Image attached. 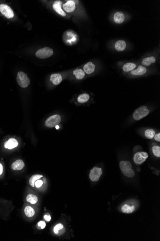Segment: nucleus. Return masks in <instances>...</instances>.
Wrapping results in <instances>:
<instances>
[{"label":"nucleus","instance_id":"c756f323","mask_svg":"<svg viewBox=\"0 0 160 241\" xmlns=\"http://www.w3.org/2000/svg\"><path fill=\"white\" fill-rule=\"evenodd\" d=\"M37 226L38 227L40 228V229H44L46 226V224L44 221H40L39 222L37 223Z\"/></svg>","mask_w":160,"mask_h":241},{"label":"nucleus","instance_id":"423d86ee","mask_svg":"<svg viewBox=\"0 0 160 241\" xmlns=\"http://www.w3.org/2000/svg\"><path fill=\"white\" fill-rule=\"evenodd\" d=\"M148 153L145 152H138L134 154L133 157L134 162L136 165H141L148 158Z\"/></svg>","mask_w":160,"mask_h":241},{"label":"nucleus","instance_id":"473e14b6","mask_svg":"<svg viewBox=\"0 0 160 241\" xmlns=\"http://www.w3.org/2000/svg\"><path fill=\"white\" fill-rule=\"evenodd\" d=\"M3 172V167L2 164L0 163V175H1Z\"/></svg>","mask_w":160,"mask_h":241},{"label":"nucleus","instance_id":"b1692460","mask_svg":"<svg viewBox=\"0 0 160 241\" xmlns=\"http://www.w3.org/2000/svg\"><path fill=\"white\" fill-rule=\"evenodd\" d=\"M136 67V65L132 63H128L125 64L123 66V70L125 72H129L132 71Z\"/></svg>","mask_w":160,"mask_h":241},{"label":"nucleus","instance_id":"aec40b11","mask_svg":"<svg viewBox=\"0 0 160 241\" xmlns=\"http://www.w3.org/2000/svg\"><path fill=\"white\" fill-rule=\"evenodd\" d=\"M43 176L42 175H40V174H35V175H33L30 177L29 180V184L31 187H34L35 186V182L37 180L39 179L40 178H42Z\"/></svg>","mask_w":160,"mask_h":241},{"label":"nucleus","instance_id":"f3484780","mask_svg":"<svg viewBox=\"0 0 160 241\" xmlns=\"http://www.w3.org/2000/svg\"><path fill=\"white\" fill-rule=\"evenodd\" d=\"M125 19V16L123 14L119 12H117L115 13L114 16V20L116 23L121 24L123 22Z\"/></svg>","mask_w":160,"mask_h":241},{"label":"nucleus","instance_id":"7c9ffc66","mask_svg":"<svg viewBox=\"0 0 160 241\" xmlns=\"http://www.w3.org/2000/svg\"><path fill=\"white\" fill-rule=\"evenodd\" d=\"M154 139L155 140H156V141H159V142H160V133H158L156 134L154 136Z\"/></svg>","mask_w":160,"mask_h":241},{"label":"nucleus","instance_id":"2eb2a0df","mask_svg":"<svg viewBox=\"0 0 160 241\" xmlns=\"http://www.w3.org/2000/svg\"><path fill=\"white\" fill-rule=\"evenodd\" d=\"M147 72V69L145 67L140 66H139L138 68L136 69H134L131 71V74L132 75H136V76H141L144 75Z\"/></svg>","mask_w":160,"mask_h":241},{"label":"nucleus","instance_id":"bb28decb","mask_svg":"<svg viewBox=\"0 0 160 241\" xmlns=\"http://www.w3.org/2000/svg\"><path fill=\"white\" fill-rule=\"evenodd\" d=\"M152 151L154 156L157 157H160V147L159 146H153L152 147Z\"/></svg>","mask_w":160,"mask_h":241},{"label":"nucleus","instance_id":"9b49d317","mask_svg":"<svg viewBox=\"0 0 160 241\" xmlns=\"http://www.w3.org/2000/svg\"><path fill=\"white\" fill-rule=\"evenodd\" d=\"M18 146V142L15 138H11L6 141L4 144L5 148L8 149L15 148Z\"/></svg>","mask_w":160,"mask_h":241},{"label":"nucleus","instance_id":"0eeeda50","mask_svg":"<svg viewBox=\"0 0 160 241\" xmlns=\"http://www.w3.org/2000/svg\"><path fill=\"white\" fill-rule=\"evenodd\" d=\"M103 173L101 168L94 167L91 169L89 174V178L92 181H97L100 179Z\"/></svg>","mask_w":160,"mask_h":241},{"label":"nucleus","instance_id":"6ab92c4d","mask_svg":"<svg viewBox=\"0 0 160 241\" xmlns=\"http://www.w3.org/2000/svg\"><path fill=\"white\" fill-rule=\"evenodd\" d=\"M135 207L134 206H129L128 204H124L122 207L121 210L124 213L130 214L135 211Z\"/></svg>","mask_w":160,"mask_h":241},{"label":"nucleus","instance_id":"20e7f679","mask_svg":"<svg viewBox=\"0 0 160 241\" xmlns=\"http://www.w3.org/2000/svg\"><path fill=\"white\" fill-rule=\"evenodd\" d=\"M53 54V50L49 47H44L37 51L35 56L40 59H45L49 58Z\"/></svg>","mask_w":160,"mask_h":241},{"label":"nucleus","instance_id":"4be33fe9","mask_svg":"<svg viewBox=\"0 0 160 241\" xmlns=\"http://www.w3.org/2000/svg\"><path fill=\"white\" fill-rule=\"evenodd\" d=\"M156 61L155 58L153 56H150L144 58L143 60L142 64L145 66H149L151 64L154 63Z\"/></svg>","mask_w":160,"mask_h":241},{"label":"nucleus","instance_id":"39448f33","mask_svg":"<svg viewBox=\"0 0 160 241\" xmlns=\"http://www.w3.org/2000/svg\"><path fill=\"white\" fill-rule=\"evenodd\" d=\"M61 122V118L59 115H54L49 117L45 122V125L48 128H54L57 126Z\"/></svg>","mask_w":160,"mask_h":241},{"label":"nucleus","instance_id":"f257e3e1","mask_svg":"<svg viewBox=\"0 0 160 241\" xmlns=\"http://www.w3.org/2000/svg\"><path fill=\"white\" fill-rule=\"evenodd\" d=\"M119 167L122 173L126 176L132 178L135 176V172L132 169V165L129 161H122L119 163Z\"/></svg>","mask_w":160,"mask_h":241},{"label":"nucleus","instance_id":"412c9836","mask_svg":"<svg viewBox=\"0 0 160 241\" xmlns=\"http://www.w3.org/2000/svg\"><path fill=\"white\" fill-rule=\"evenodd\" d=\"M73 73L77 79H82L85 76V73L82 69H75Z\"/></svg>","mask_w":160,"mask_h":241},{"label":"nucleus","instance_id":"c85d7f7f","mask_svg":"<svg viewBox=\"0 0 160 241\" xmlns=\"http://www.w3.org/2000/svg\"><path fill=\"white\" fill-rule=\"evenodd\" d=\"M43 184V181L40 179L37 180L35 181V186L37 188H40V187H41L42 186Z\"/></svg>","mask_w":160,"mask_h":241},{"label":"nucleus","instance_id":"5701e85b","mask_svg":"<svg viewBox=\"0 0 160 241\" xmlns=\"http://www.w3.org/2000/svg\"><path fill=\"white\" fill-rule=\"evenodd\" d=\"M90 96L89 94L87 93H83V94H80L78 96L77 100L79 103L84 104L88 102Z\"/></svg>","mask_w":160,"mask_h":241},{"label":"nucleus","instance_id":"6e6552de","mask_svg":"<svg viewBox=\"0 0 160 241\" xmlns=\"http://www.w3.org/2000/svg\"><path fill=\"white\" fill-rule=\"evenodd\" d=\"M0 12L8 18H13L14 16L13 11L7 5L5 4L0 5Z\"/></svg>","mask_w":160,"mask_h":241},{"label":"nucleus","instance_id":"2f4dec72","mask_svg":"<svg viewBox=\"0 0 160 241\" xmlns=\"http://www.w3.org/2000/svg\"><path fill=\"white\" fill-rule=\"evenodd\" d=\"M44 219L47 221H50L51 220V217L50 215H45L44 216Z\"/></svg>","mask_w":160,"mask_h":241},{"label":"nucleus","instance_id":"dca6fc26","mask_svg":"<svg viewBox=\"0 0 160 241\" xmlns=\"http://www.w3.org/2000/svg\"><path fill=\"white\" fill-rule=\"evenodd\" d=\"M115 47L118 51H123L126 48V43L123 40H119L115 43Z\"/></svg>","mask_w":160,"mask_h":241},{"label":"nucleus","instance_id":"a211bd4d","mask_svg":"<svg viewBox=\"0 0 160 241\" xmlns=\"http://www.w3.org/2000/svg\"><path fill=\"white\" fill-rule=\"evenodd\" d=\"M24 212L25 216L28 218L34 216L35 214V210L30 206H27L24 209Z\"/></svg>","mask_w":160,"mask_h":241},{"label":"nucleus","instance_id":"cd10ccee","mask_svg":"<svg viewBox=\"0 0 160 241\" xmlns=\"http://www.w3.org/2000/svg\"><path fill=\"white\" fill-rule=\"evenodd\" d=\"M63 228H64V226L62 223L58 224L54 227L53 232L56 234H59V231L63 229Z\"/></svg>","mask_w":160,"mask_h":241},{"label":"nucleus","instance_id":"1a4fd4ad","mask_svg":"<svg viewBox=\"0 0 160 241\" xmlns=\"http://www.w3.org/2000/svg\"><path fill=\"white\" fill-rule=\"evenodd\" d=\"M25 167L24 161L21 159H18L13 162L11 165V168L13 171H21Z\"/></svg>","mask_w":160,"mask_h":241},{"label":"nucleus","instance_id":"a878e982","mask_svg":"<svg viewBox=\"0 0 160 241\" xmlns=\"http://www.w3.org/2000/svg\"><path fill=\"white\" fill-rule=\"evenodd\" d=\"M155 135V131L152 129H149L146 130L145 131V136L149 139H152L153 138Z\"/></svg>","mask_w":160,"mask_h":241},{"label":"nucleus","instance_id":"f8f14e48","mask_svg":"<svg viewBox=\"0 0 160 241\" xmlns=\"http://www.w3.org/2000/svg\"><path fill=\"white\" fill-rule=\"evenodd\" d=\"M62 3L60 1H56L53 5V8L57 13L61 15L62 16H66V14L62 9Z\"/></svg>","mask_w":160,"mask_h":241},{"label":"nucleus","instance_id":"9d476101","mask_svg":"<svg viewBox=\"0 0 160 241\" xmlns=\"http://www.w3.org/2000/svg\"><path fill=\"white\" fill-rule=\"evenodd\" d=\"M75 3L73 1H68L63 5V9L66 12L71 13L75 9Z\"/></svg>","mask_w":160,"mask_h":241},{"label":"nucleus","instance_id":"4468645a","mask_svg":"<svg viewBox=\"0 0 160 241\" xmlns=\"http://www.w3.org/2000/svg\"><path fill=\"white\" fill-rule=\"evenodd\" d=\"M50 81L55 85H57L62 81V78L60 74H53L50 77Z\"/></svg>","mask_w":160,"mask_h":241},{"label":"nucleus","instance_id":"393cba45","mask_svg":"<svg viewBox=\"0 0 160 241\" xmlns=\"http://www.w3.org/2000/svg\"><path fill=\"white\" fill-rule=\"evenodd\" d=\"M27 201L31 204H35L38 201V197L35 194H29L27 196Z\"/></svg>","mask_w":160,"mask_h":241},{"label":"nucleus","instance_id":"7ed1b4c3","mask_svg":"<svg viewBox=\"0 0 160 241\" xmlns=\"http://www.w3.org/2000/svg\"><path fill=\"white\" fill-rule=\"evenodd\" d=\"M16 80L18 85L23 88H27L30 83V81L27 74L22 71L18 73Z\"/></svg>","mask_w":160,"mask_h":241},{"label":"nucleus","instance_id":"f03ea898","mask_svg":"<svg viewBox=\"0 0 160 241\" xmlns=\"http://www.w3.org/2000/svg\"><path fill=\"white\" fill-rule=\"evenodd\" d=\"M149 112L150 111L146 106H142L134 111L133 114V118L135 120H140L148 116Z\"/></svg>","mask_w":160,"mask_h":241},{"label":"nucleus","instance_id":"ddd939ff","mask_svg":"<svg viewBox=\"0 0 160 241\" xmlns=\"http://www.w3.org/2000/svg\"><path fill=\"white\" fill-rule=\"evenodd\" d=\"M96 68V65L92 62H88L84 66V72L87 74H91L94 72Z\"/></svg>","mask_w":160,"mask_h":241}]
</instances>
